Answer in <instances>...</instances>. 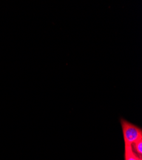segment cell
Returning <instances> with one entry per match:
<instances>
[{"instance_id": "cell-1", "label": "cell", "mask_w": 142, "mask_h": 160, "mask_svg": "<svg viewBox=\"0 0 142 160\" xmlns=\"http://www.w3.org/2000/svg\"><path fill=\"white\" fill-rule=\"evenodd\" d=\"M121 124L125 144L132 145L142 138V131L140 128L122 118L121 120Z\"/></svg>"}, {"instance_id": "cell-2", "label": "cell", "mask_w": 142, "mask_h": 160, "mask_svg": "<svg viewBox=\"0 0 142 160\" xmlns=\"http://www.w3.org/2000/svg\"><path fill=\"white\" fill-rule=\"evenodd\" d=\"M141 158L135 152L132 145L125 144V160H140Z\"/></svg>"}, {"instance_id": "cell-3", "label": "cell", "mask_w": 142, "mask_h": 160, "mask_svg": "<svg viewBox=\"0 0 142 160\" xmlns=\"http://www.w3.org/2000/svg\"><path fill=\"white\" fill-rule=\"evenodd\" d=\"M132 148L135 152L139 156L142 157V138L139 139L132 145Z\"/></svg>"}, {"instance_id": "cell-4", "label": "cell", "mask_w": 142, "mask_h": 160, "mask_svg": "<svg viewBox=\"0 0 142 160\" xmlns=\"http://www.w3.org/2000/svg\"><path fill=\"white\" fill-rule=\"evenodd\" d=\"M140 160H142V158H141L140 159Z\"/></svg>"}]
</instances>
